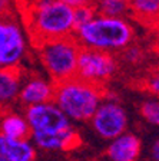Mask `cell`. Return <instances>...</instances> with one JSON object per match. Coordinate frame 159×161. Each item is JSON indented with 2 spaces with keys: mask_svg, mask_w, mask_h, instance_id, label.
<instances>
[{
  "mask_svg": "<svg viewBox=\"0 0 159 161\" xmlns=\"http://www.w3.org/2000/svg\"><path fill=\"white\" fill-rule=\"evenodd\" d=\"M32 43L73 36V9L59 0H19Z\"/></svg>",
  "mask_w": 159,
  "mask_h": 161,
  "instance_id": "6da1fadb",
  "label": "cell"
},
{
  "mask_svg": "<svg viewBox=\"0 0 159 161\" xmlns=\"http://www.w3.org/2000/svg\"><path fill=\"white\" fill-rule=\"evenodd\" d=\"M73 37L80 47L102 50L113 55L132 45L135 39V29L128 17L95 14L87 23L75 29Z\"/></svg>",
  "mask_w": 159,
  "mask_h": 161,
  "instance_id": "7a4b0ae2",
  "label": "cell"
},
{
  "mask_svg": "<svg viewBox=\"0 0 159 161\" xmlns=\"http://www.w3.org/2000/svg\"><path fill=\"white\" fill-rule=\"evenodd\" d=\"M106 95L102 85H95L77 76L55 84L53 102L70 121L85 122L93 117Z\"/></svg>",
  "mask_w": 159,
  "mask_h": 161,
  "instance_id": "3957f363",
  "label": "cell"
},
{
  "mask_svg": "<svg viewBox=\"0 0 159 161\" xmlns=\"http://www.w3.org/2000/svg\"><path fill=\"white\" fill-rule=\"evenodd\" d=\"M33 46L36 47L42 65L55 84L76 76L80 45L73 36L45 40Z\"/></svg>",
  "mask_w": 159,
  "mask_h": 161,
  "instance_id": "277c9868",
  "label": "cell"
},
{
  "mask_svg": "<svg viewBox=\"0 0 159 161\" xmlns=\"http://www.w3.org/2000/svg\"><path fill=\"white\" fill-rule=\"evenodd\" d=\"M27 55L23 26L13 13L0 16V68L19 66Z\"/></svg>",
  "mask_w": 159,
  "mask_h": 161,
  "instance_id": "5b68a950",
  "label": "cell"
},
{
  "mask_svg": "<svg viewBox=\"0 0 159 161\" xmlns=\"http://www.w3.org/2000/svg\"><path fill=\"white\" fill-rule=\"evenodd\" d=\"M115 55L102 50L80 47L76 65V76L95 85H103L116 72Z\"/></svg>",
  "mask_w": 159,
  "mask_h": 161,
  "instance_id": "8992f818",
  "label": "cell"
},
{
  "mask_svg": "<svg viewBox=\"0 0 159 161\" xmlns=\"http://www.w3.org/2000/svg\"><path fill=\"white\" fill-rule=\"evenodd\" d=\"M89 121L95 132L103 140H113L123 134L129 122L125 108L118 101L106 99V95Z\"/></svg>",
  "mask_w": 159,
  "mask_h": 161,
  "instance_id": "52a82bcc",
  "label": "cell"
},
{
  "mask_svg": "<svg viewBox=\"0 0 159 161\" xmlns=\"http://www.w3.org/2000/svg\"><path fill=\"white\" fill-rule=\"evenodd\" d=\"M24 118L30 128V134H55L72 128V121L53 101L26 107Z\"/></svg>",
  "mask_w": 159,
  "mask_h": 161,
  "instance_id": "ba28073f",
  "label": "cell"
},
{
  "mask_svg": "<svg viewBox=\"0 0 159 161\" xmlns=\"http://www.w3.org/2000/svg\"><path fill=\"white\" fill-rule=\"evenodd\" d=\"M55 95V82L42 76H30L22 82L17 99L24 107L52 102Z\"/></svg>",
  "mask_w": 159,
  "mask_h": 161,
  "instance_id": "9c48e42d",
  "label": "cell"
},
{
  "mask_svg": "<svg viewBox=\"0 0 159 161\" xmlns=\"http://www.w3.org/2000/svg\"><path fill=\"white\" fill-rule=\"evenodd\" d=\"M142 153V141L132 132H123L110 140L108 157L110 161H138Z\"/></svg>",
  "mask_w": 159,
  "mask_h": 161,
  "instance_id": "30bf717a",
  "label": "cell"
},
{
  "mask_svg": "<svg viewBox=\"0 0 159 161\" xmlns=\"http://www.w3.org/2000/svg\"><path fill=\"white\" fill-rule=\"evenodd\" d=\"M33 145L46 151H69L80 144V138L75 128L55 132V134H30Z\"/></svg>",
  "mask_w": 159,
  "mask_h": 161,
  "instance_id": "8fae6325",
  "label": "cell"
},
{
  "mask_svg": "<svg viewBox=\"0 0 159 161\" xmlns=\"http://www.w3.org/2000/svg\"><path fill=\"white\" fill-rule=\"evenodd\" d=\"M22 82H23V75L20 65L0 68V107L13 104L17 99Z\"/></svg>",
  "mask_w": 159,
  "mask_h": 161,
  "instance_id": "7c38bea8",
  "label": "cell"
},
{
  "mask_svg": "<svg viewBox=\"0 0 159 161\" xmlns=\"http://www.w3.org/2000/svg\"><path fill=\"white\" fill-rule=\"evenodd\" d=\"M0 154L7 161H34L36 148L29 140H13L0 135Z\"/></svg>",
  "mask_w": 159,
  "mask_h": 161,
  "instance_id": "4fadbf2b",
  "label": "cell"
},
{
  "mask_svg": "<svg viewBox=\"0 0 159 161\" xmlns=\"http://www.w3.org/2000/svg\"><path fill=\"white\" fill-rule=\"evenodd\" d=\"M0 135L13 140H26L30 137V128L24 115L9 112L0 119Z\"/></svg>",
  "mask_w": 159,
  "mask_h": 161,
  "instance_id": "5bb4252c",
  "label": "cell"
},
{
  "mask_svg": "<svg viewBox=\"0 0 159 161\" xmlns=\"http://www.w3.org/2000/svg\"><path fill=\"white\" fill-rule=\"evenodd\" d=\"M129 14L142 23L155 25L159 16V0H128Z\"/></svg>",
  "mask_w": 159,
  "mask_h": 161,
  "instance_id": "9a60e30c",
  "label": "cell"
},
{
  "mask_svg": "<svg viewBox=\"0 0 159 161\" xmlns=\"http://www.w3.org/2000/svg\"><path fill=\"white\" fill-rule=\"evenodd\" d=\"M96 14L108 17H128L129 3L128 0H92Z\"/></svg>",
  "mask_w": 159,
  "mask_h": 161,
  "instance_id": "2e32d148",
  "label": "cell"
},
{
  "mask_svg": "<svg viewBox=\"0 0 159 161\" xmlns=\"http://www.w3.org/2000/svg\"><path fill=\"white\" fill-rule=\"evenodd\" d=\"M140 114L143 119L151 125H159V102L156 99H146L140 105Z\"/></svg>",
  "mask_w": 159,
  "mask_h": 161,
  "instance_id": "e0dca14e",
  "label": "cell"
},
{
  "mask_svg": "<svg viewBox=\"0 0 159 161\" xmlns=\"http://www.w3.org/2000/svg\"><path fill=\"white\" fill-rule=\"evenodd\" d=\"M95 9H93L92 3L90 4H83V6H79L76 9H73V19H75V29L82 25L87 23L90 19H93L95 16Z\"/></svg>",
  "mask_w": 159,
  "mask_h": 161,
  "instance_id": "ac0fdd59",
  "label": "cell"
},
{
  "mask_svg": "<svg viewBox=\"0 0 159 161\" xmlns=\"http://www.w3.org/2000/svg\"><path fill=\"white\" fill-rule=\"evenodd\" d=\"M122 52H123L125 59L128 60L129 64H136V62H139L140 58H142V50H140L138 46L129 45V46L126 47V49H123Z\"/></svg>",
  "mask_w": 159,
  "mask_h": 161,
  "instance_id": "d6986e66",
  "label": "cell"
},
{
  "mask_svg": "<svg viewBox=\"0 0 159 161\" xmlns=\"http://www.w3.org/2000/svg\"><path fill=\"white\" fill-rule=\"evenodd\" d=\"M16 0H0V16L13 13V7Z\"/></svg>",
  "mask_w": 159,
  "mask_h": 161,
  "instance_id": "ffe728a7",
  "label": "cell"
},
{
  "mask_svg": "<svg viewBox=\"0 0 159 161\" xmlns=\"http://www.w3.org/2000/svg\"><path fill=\"white\" fill-rule=\"evenodd\" d=\"M146 85H148L149 92H152L153 95H158V92H159V78H158V75L149 78L148 82H146Z\"/></svg>",
  "mask_w": 159,
  "mask_h": 161,
  "instance_id": "44dd1931",
  "label": "cell"
},
{
  "mask_svg": "<svg viewBox=\"0 0 159 161\" xmlns=\"http://www.w3.org/2000/svg\"><path fill=\"white\" fill-rule=\"evenodd\" d=\"M62 3H65L66 6L72 7V9H76L79 6H83V4H90L92 0H59Z\"/></svg>",
  "mask_w": 159,
  "mask_h": 161,
  "instance_id": "7402d4cb",
  "label": "cell"
},
{
  "mask_svg": "<svg viewBox=\"0 0 159 161\" xmlns=\"http://www.w3.org/2000/svg\"><path fill=\"white\" fill-rule=\"evenodd\" d=\"M151 155L153 157V161H159V141H153V147L151 150Z\"/></svg>",
  "mask_w": 159,
  "mask_h": 161,
  "instance_id": "603a6c76",
  "label": "cell"
},
{
  "mask_svg": "<svg viewBox=\"0 0 159 161\" xmlns=\"http://www.w3.org/2000/svg\"><path fill=\"white\" fill-rule=\"evenodd\" d=\"M0 161H7V160H6V158H4L2 154H0Z\"/></svg>",
  "mask_w": 159,
  "mask_h": 161,
  "instance_id": "cb8c5ba5",
  "label": "cell"
}]
</instances>
